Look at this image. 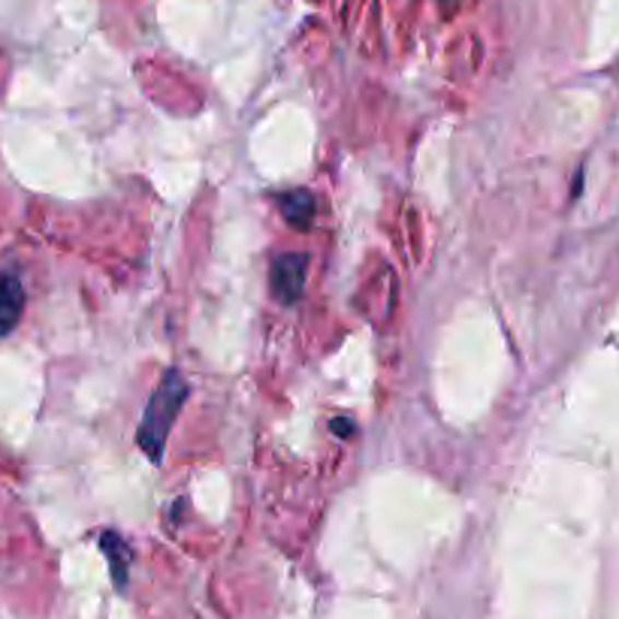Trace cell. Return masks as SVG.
<instances>
[{
	"label": "cell",
	"instance_id": "obj_1",
	"mask_svg": "<svg viewBox=\"0 0 619 619\" xmlns=\"http://www.w3.org/2000/svg\"><path fill=\"white\" fill-rule=\"evenodd\" d=\"M185 396H188L185 381H182L176 369H170L164 381L157 384V390H154L152 402L145 408L140 423V447L149 454L152 463H157L161 454H164V444L170 439V430L176 423L178 408L185 402Z\"/></svg>",
	"mask_w": 619,
	"mask_h": 619
},
{
	"label": "cell",
	"instance_id": "obj_2",
	"mask_svg": "<svg viewBox=\"0 0 619 619\" xmlns=\"http://www.w3.org/2000/svg\"><path fill=\"white\" fill-rule=\"evenodd\" d=\"M305 272H308V257L305 254H281L272 264V291L281 303H296L303 293Z\"/></svg>",
	"mask_w": 619,
	"mask_h": 619
},
{
	"label": "cell",
	"instance_id": "obj_3",
	"mask_svg": "<svg viewBox=\"0 0 619 619\" xmlns=\"http://www.w3.org/2000/svg\"><path fill=\"white\" fill-rule=\"evenodd\" d=\"M25 308V288L22 281L10 276V272H0V336L13 332L19 317Z\"/></svg>",
	"mask_w": 619,
	"mask_h": 619
},
{
	"label": "cell",
	"instance_id": "obj_4",
	"mask_svg": "<svg viewBox=\"0 0 619 619\" xmlns=\"http://www.w3.org/2000/svg\"><path fill=\"white\" fill-rule=\"evenodd\" d=\"M281 212L291 221L296 230H305L315 221V200L308 190H291L284 200H281Z\"/></svg>",
	"mask_w": 619,
	"mask_h": 619
}]
</instances>
